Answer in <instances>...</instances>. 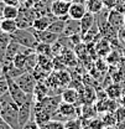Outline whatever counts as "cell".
Listing matches in <instances>:
<instances>
[{"label":"cell","instance_id":"25","mask_svg":"<svg viewBox=\"0 0 125 129\" xmlns=\"http://www.w3.org/2000/svg\"><path fill=\"white\" fill-rule=\"evenodd\" d=\"M22 129H40V125H38V123L36 122V119L32 117L31 119L22 127Z\"/></svg>","mask_w":125,"mask_h":129},{"label":"cell","instance_id":"40","mask_svg":"<svg viewBox=\"0 0 125 129\" xmlns=\"http://www.w3.org/2000/svg\"><path fill=\"white\" fill-rule=\"evenodd\" d=\"M0 34H1V30H0Z\"/></svg>","mask_w":125,"mask_h":129},{"label":"cell","instance_id":"28","mask_svg":"<svg viewBox=\"0 0 125 129\" xmlns=\"http://www.w3.org/2000/svg\"><path fill=\"white\" fill-rule=\"evenodd\" d=\"M118 37H119V40H120V41H123V42L125 44V25H124V26H121V27L119 29Z\"/></svg>","mask_w":125,"mask_h":129},{"label":"cell","instance_id":"8","mask_svg":"<svg viewBox=\"0 0 125 129\" xmlns=\"http://www.w3.org/2000/svg\"><path fill=\"white\" fill-rule=\"evenodd\" d=\"M57 17L56 16H50L48 15H41L37 16L32 24V27L36 30V31H45V30H48L50 25L52 21H55Z\"/></svg>","mask_w":125,"mask_h":129},{"label":"cell","instance_id":"29","mask_svg":"<svg viewBox=\"0 0 125 129\" xmlns=\"http://www.w3.org/2000/svg\"><path fill=\"white\" fill-rule=\"evenodd\" d=\"M6 5H14V6H17L20 4V0H3Z\"/></svg>","mask_w":125,"mask_h":129},{"label":"cell","instance_id":"23","mask_svg":"<svg viewBox=\"0 0 125 129\" xmlns=\"http://www.w3.org/2000/svg\"><path fill=\"white\" fill-rule=\"evenodd\" d=\"M115 118H116V123H125V107H119L115 112Z\"/></svg>","mask_w":125,"mask_h":129},{"label":"cell","instance_id":"3","mask_svg":"<svg viewBox=\"0 0 125 129\" xmlns=\"http://www.w3.org/2000/svg\"><path fill=\"white\" fill-rule=\"evenodd\" d=\"M16 83L19 84V87L26 93V94H33L35 88L37 86V80L35 78L32 72H25L21 76H19L16 78Z\"/></svg>","mask_w":125,"mask_h":129},{"label":"cell","instance_id":"39","mask_svg":"<svg viewBox=\"0 0 125 129\" xmlns=\"http://www.w3.org/2000/svg\"><path fill=\"white\" fill-rule=\"evenodd\" d=\"M0 122H1V117H0Z\"/></svg>","mask_w":125,"mask_h":129},{"label":"cell","instance_id":"24","mask_svg":"<svg viewBox=\"0 0 125 129\" xmlns=\"http://www.w3.org/2000/svg\"><path fill=\"white\" fill-rule=\"evenodd\" d=\"M8 92H9V83H8L6 77L3 75L0 77V97L5 93H8Z\"/></svg>","mask_w":125,"mask_h":129},{"label":"cell","instance_id":"18","mask_svg":"<svg viewBox=\"0 0 125 129\" xmlns=\"http://www.w3.org/2000/svg\"><path fill=\"white\" fill-rule=\"evenodd\" d=\"M66 24H67V20L56 19L55 21H52V22H51V25H50V27H48V31L61 35V34H63L64 29H66Z\"/></svg>","mask_w":125,"mask_h":129},{"label":"cell","instance_id":"36","mask_svg":"<svg viewBox=\"0 0 125 129\" xmlns=\"http://www.w3.org/2000/svg\"><path fill=\"white\" fill-rule=\"evenodd\" d=\"M64 1H68V3H73L74 0H64Z\"/></svg>","mask_w":125,"mask_h":129},{"label":"cell","instance_id":"10","mask_svg":"<svg viewBox=\"0 0 125 129\" xmlns=\"http://www.w3.org/2000/svg\"><path fill=\"white\" fill-rule=\"evenodd\" d=\"M77 109L74 104H71V103H66V102H62L60 103L58 106V109H57V114H60L63 118H74L76 114H77Z\"/></svg>","mask_w":125,"mask_h":129},{"label":"cell","instance_id":"33","mask_svg":"<svg viewBox=\"0 0 125 129\" xmlns=\"http://www.w3.org/2000/svg\"><path fill=\"white\" fill-rule=\"evenodd\" d=\"M4 75V72H3V63H1V61H0V77Z\"/></svg>","mask_w":125,"mask_h":129},{"label":"cell","instance_id":"26","mask_svg":"<svg viewBox=\"0 0 125 129\" xmlns=\"http://www.w3.org/2000/svg\"><path fill=\"white\" fill-rule=\"evenodd\" d=\"M58 75V80H60V83L61 84H67L68 82H69V76H68V73L67 72H64V71H62V72H60V73H57Z\"/></svg>","mask_w":125,"mask_h":129},{"label":"cell","instance_id":"16","mask_svg":"<svg viewBox=\"0 0 125 129\" xmlns=\"http://www.w3.org/2000/svg\"><path fill=\"white\" fill-rule=\"evenodd\" d=\"M105 94H107L108 98H110V99L116 101V99H119L120 97L123 96V87H121L120 84H118V83H113V84H110V86L107 87Z\"/></svg>","mask_w":125,"mask_h":129},{"label":"cell","instance_id":"15","mask_svg":"<svg viewBox=\"0 0 125 129\" xmlns=\"http://www.w3.org/2000/svg\"><path fill=\"white\" fill-rule=\"evenodd\" d=\"M11 42V35L3 32L0 34V61L3 62L6 55V50L9 47V44Z\"/></svg>","mask_w":125,"mask_h":129},{"label":"cell","instance_id":"38","mask_svg":"<svg viewBox=\"0 0 125 129\" xmlns=\"http://www.w3.org/2000/svg\"><path fill=\"white\" fill-rule=\"evenodd\" d=\"M1 108H3V106H1V101H0V112H1Z\"/></svg>","mask_w":125,"mask_h":129},{"label":"cell","instance_id":"1","mask_svg":"<svg viewBox=\"0 0 125 129\" xmlns=\"http://www.w3.org/2000/svg\"><path fill=\"white\" fill-rule=\"evenodd\" d=\"M0 101L3 106L1 112H0L1 119L14 129H21L19 123V108H20L19 104L11 98L9 92L0 97Z\"/></svg>","mask_w":125,"mask_h":129},{"label":"cell","instance_id":"2","mask_svg":"<svg viewBox=\"0 0 125 129\" xmlns=\"http://www.w3.org/2000/svg\"><path fill=\"white\" fill-rule=\"evenodd\" d=\"M11 39L15 40L16 42H19L20 45H22L27 48H31V50H35L38 45V40L36 39L32 27H30V29H17L11 35Z\"/></svg>","mask_w":125,"mask_h":129},{"label":"cell","instance_id":"17","mask_svg":"<svg viewBox=\"0 0 125 129\" xmlns=\"http://www.w3.org/2000/svg\"><path fill=\"white\" fill-rule=\"evenodd\" d=\"M86 6L89 13L97 15L98 13L103 10L104 4H103V0H86Z\"/></svg>","mask_w":125,"mask_h":129},{"label":"cell","instance_id":"27","mask_svg":"<svg viewBox=\"0 0 125 129\" xmlns=\"http://www.w3.org/2000/svg\"><path fill=\"white\" fill-rule=\"evenodd\" d=\"M118 3H119V0H103L104 6H105V8H108V9H113V8H115V6L118 5Z\"/></svg>","mask_w":125,"mask_h":129},{"label":"cell","instance_id":"7","mask_svg":"<svg viewBox=\"0 0 125 129\" xmlns=\"http://www.w3.org/2000/svg\"><path fill=\"white\" fill-rule=\"evenodd\" d=\"M33 29V27H32ZM33 34L36 36V39L38 40V42H44V44H48V45H53L56 41H58L60 39V35L58 34H55V32H51L48 30L45 31H36L33 29Z\"/></svg>","mask_w":125,"mask_h":129},{"label":"cell","instance_id":"37","mask_svg":"<svg viewBox=\"0 0 125 129\" xmlns=\"http://www.w3.org/2000/svg\"><path fill=\"white\" fill-rule=\"evenodd\" d=\"M123 56H124V58H125V48L123 50Z\"/></svg>","mask_w":125,"mask_h":129},{"label":"cell","instance_id":"13","mask_svg":"<svg viewBox=\"0 0 125 129\" xmlns=\"http://www.w3.org/2000/svg\"><path fill=\"white\" fill-rule=\"evenodd\" d=\"M19 29L17 21L14 19H0V30L3 32H6L9 35H13Z\"/></svg>","mask_w":125,"mask_h":129},{"label":"cell","instance_id":"19","mask_svg":"<svg viewBox=\"0 0 125 129\" xmlns=\"http://www.w3.org/2000/svg\"><path fill=\"white\" fill-rule=\"evenodd\" d=\"M19 13H20V9L17 6L5 4V8H4V11H3V17L4 19H14V20H16L17 16H19Z\"/></svg>","mask_w":125,"mask_h":129},{"label":"cell","instance_id":"9","mask_svg":"<svg viewBox=\"0 0 125 129\" xmlns=\"http://www.w3.org/2000/svg\"><path fill=\"white\" fill-rule=\"evenodd\" d=\"M94 22H95V15L92 14V13H89V11L79 20L82 36H84L86 34H88V32L92 30V27L94 26Z\"/></svg>","mask_w":125,"mask_h":129},{"label":"cell","instance_id":"31","mask_svg":"<svg viewBox=\"0 0 125 129\" xmlns=\"http://www.w3.org/2000/svg\"><path fill=\"white\" fill-rule=\"evenodd\" d=\"M4 8H5V3L3 0H0V19H3V11H4Z\"/></svg>","mask_w":125,"mask_h":129},{"label":"cell","instance_id":"12","mask_svg":"<svg viewBox=\"0 0 125 129\" xmlns=\"http://www.w3.org/2000/svg\"><path fill=\"white\" fill-rule=\"evenodd\" d=\"M62 98V102L66 103H71V104H76L79 101V93L78 91L73 87H69V88H66L61 94Z\"/></svg>","mask_w":125,"mask_h":129},{"label":"cell","instance_id":"22","mask_svg":"<svg viewBox=\"0 0 125 129\" xmlns=\"http://www.w3.org/2000/svg\"><path fill=\"white\" fill-rule=\"evenodd\" d=\"M64 129H82L80 119H78V118L68 119V120L64 123Z\"/></svg>","mask_w":125,"mask_h":129},{"label":"cell","instance_id":"11","mask_svg":"<svg viewBox=\"0 0 125 129\" xmlns=\"http://www.w3.org/2000/svg\"><path fill=\"white\" fill-rule=\"evenodd\" d=\"M108 22L113 27H115V29L119 30L121 26H124L125 16L120 11H118V10H110L109 13H108Z\"/></svg>","mask_w":125,"mask_h":129},{"label":"cell","instance_id":"4","mask_svg":"<svg viewBox=\"0 0 125 129\" xmlns=\"http://www.w3.org/2000/svg\"><path fill=\"white\" fill-rule=\"evenodd\" d=\"M4 76H5V75H4ZM5 77H6V76H5ZM6 80H8V83H9V93H10L11 98L15 101L16 103L19 104V107H20L21 104H24V103L27 101L29 94H26V93L19 87V84L16 83L15 80H13V78H10V77H6Z\"/></svg>","mask_w":125,"mask_h":129},{"label":"cell","instance_id":"5","mask_svg":"<svg viewBox=\"0 0 125 129\" xmlns=\"http://www.w3.org/2000/svg\"><path fill=\"white\" fill-rule=\"evenodd\" d=\"M69 6L71 3L64 1V0H56L51 4V14L56 16L57 19H62V20H68V11H69Z\"/></svg>","mask_w":125,"mask_h":129},{"label":"cell","instance_id":"6","mask_svg":"<svg viewBox=\"0 0 125 129\" xmlns=\"http://www.w3.org/2000/svg\"><path fill=\"white\" fill-rule=\"evenodd\" d=\"M87 13H88V10H87L86 3H79V1H73V3H71L69 11H68L69 19L78 20L79 21Z\"/></svg>","mask_w":125,"mask_h":129},{"label":"cell","instance_id":"30","mask_svg":"<svg viewBox=\"0 0 125 129\" xmlns=\"http://www.w3.org/2000/svg\"><path fill=\"white\" fill-rule=\"evenodd\" d=\"M0 129H14L13 127H10L8 123H5L3 119H1V122H0Z\"/></svg>","mask_w":125,"mask_h":129},{"label":"cell","instance_id":"14","mask_svg":"<svg viewBox=\"0 0 125 129\" xmlns=\"http://www.w3.org/2000/svg\"><path fill=\"white\" fill-rule=\"evenodd\" d=\"M74 34H80V24H79L78 20L68 19L67 24H66V29L63 31V35L69 37L71 35H74Z\"/></svg>","mask_w":125,"mask_h":129},{"label":"cell","instance_id":"20","mask_svg":"<svg viewBox=\"0 0 125 129\" xmlns=\"http://www.w3.org/2000/svg\"><path fill=\"white\" fill-rule=\"evenodd\" d=\"M27 55L30 53H25V52H20L15 56V58L13 60L14 66L17 68H21V70H25L26 71V61H27Z\"/></svg>","mask_w":125,"mask_h":129},{"label":"cell","instance_id":"21","mask_svg":"<svg viewBox=\"0 0 125 129\" xmlns=\"http://www.w3.org/2000/svg\"><path fill=\"white\" fill-rule=\"evenodd\" d=\"M36 53L37 55H45V56H50L52 57L53 53H52V45H48V44H44V42H38L37 47L35 48Z\"/></svg>","mask_w":125,"mask_h":129},{"label":"cell","instance_id":"32","mask_svg":"<svg viewBox=\"0 0 125 129\" xmlns=\"http://www.w3.org/2000/svg\"><path fill=\"white\" fill-rule=\"evenodd\" d=\"M119 102H120V106L121 107H125V94H123V96L119 98Z\"/></svg>","mask_w":125,"mask_h":129},{"label":"cell","instance_id":"34","mask_svg":"<svg viewBox=\"0 0 125 129\" xmlns=\"http://www.w3.org/2000/svg\"><path fill=\"white\" fill-rule=\"evenodd\" d=\"M104 129H116V128H114L113 125H109V127H105V128H104Z\"/></svg>","mask_w":125,"mask_h":129},{"label":"cell","instance_id":"35","mask_svg":"<svg viewBox=\"0 0 125 129\" xmlns=\"http://www.w3.org/2000/svg\"><path fill=\"white\" fill-rule=\"evenodd\" d=\"M120 128H124L125 129V123H120Z\"/></svg>","mask_w":125,"mask_h":129}]
</instances>
